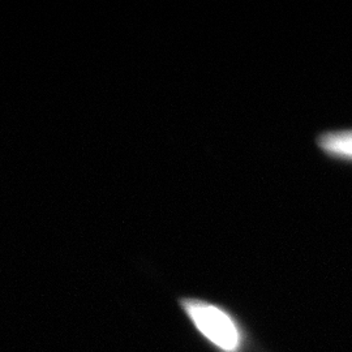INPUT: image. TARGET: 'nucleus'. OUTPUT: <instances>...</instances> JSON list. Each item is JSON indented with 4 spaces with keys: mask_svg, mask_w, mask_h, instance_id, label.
I'll return each instance as SVG.
<instances>
[{
    "mask_svg": "<svg viewBox=\"0 0 352 352\" xmlns=\"http://www.w3.org/2000/svg\"><path fill=\"white\" fill-rule=\"evenodd\" d=\"M176 305L195 340L208 352H273L250 321L227 302L180 295Z\"/></svg>",
    "mask_w": 352,
    "mask_h": 352,
    "instance_id": "obj_1",
    "label": "nucleus"
},
{
    "mask_svg": "<svg viewBox=\"0 0 352 352\" xmlns=\"http://www.w3.org/2000/svg\"><path fill=\"white\" fill-rule=\"evenodd\" d=\"M317 145L331 158L352 162V129L324 133L318 138Z\"/></svg>",
    "mask_w": 352,
    "mask_h": 352,
    "instance_id": "obj_2",
    "label": "nucleus"
}]
</instances>
